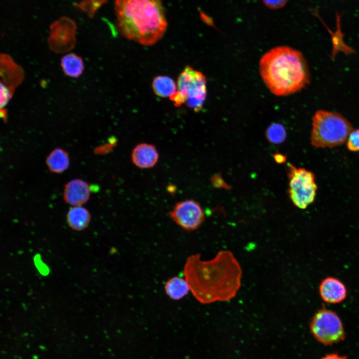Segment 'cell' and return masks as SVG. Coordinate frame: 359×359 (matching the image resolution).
<instances>
[{
    "mask_svg": "<svg viewBox=\"0 0 359 359\" xmlns=\"http://www.w3.org/2000/svg\"><path fill=\"white\" fill-rule=\"evenodd\" d=\"M61 66L65 75L71 77L80 76L84 69L82 58L75 53H69L61 60Z\"/></svg>",
    "mask_w": 359,
    "mask_h": 359,
    "instance_id": "obj_17",
    "label": "cell"
},
{
    "mask_svg": "<svg viewBox=\"0 0 359 359\" xmlns=\"http://www.w3.org/2000/svg\"><path fill=\"white\" fill-rule=\"evenodd\" d=\"M353 130L351 123L341 114L319 110L312 117L311 143L317 148L338 146L346 141Z\"/></svg>",
    "mask_w": 359,
    "mask_h": 359,
    "instance_id": "obj_4",
    "label": "cell"
},
{
    "mask_svg": "<svg viewBox=\"0 0 359 359\" xmlns=\"http://www.w3.org/2000/svg\"><path fill=\"white\" fill-rule=\"evenodd\" d=\"M107 0H81L79 2L73 4L75 8L86 12L88 16L93 18L97 10Z\"/></svg>",
    "mask_w": 359,
    "mask_h": 359,
    "instance_id": "obj_20",
    "label": "cell"
},
{
    "mask_svg": "<svg viewBox=\"0 0 359 359\" xmlns=\"http://www.w3.org/2000/svg\"><path fill=\"white\" fill-rule=\"evenodd\" d=\"M310 331L314 338L325 346H331L344 341L346 336L341 319L335 312L322 308L312 317Z\"/></svg>",
    "mask_w": 359,
    "mask_h": 359,
    "instance_id": "obj_6",
    "label": "cell"
},
{
    "mask_svg": "<svg viewBox=\"0 0 359 359\" xmlns=\"http://www.w3.org/2000/svg\"><path fill=\"white\" fill-rule=\"evenodd\" d=\"M184 278L193 296L200 303L209 304L233 298L240 288L242 270L232 252L219 251L211 260L199 254L189 256L184 266Z\"/></svg>",
    "mask_w": 359,
    "mask_h": 359,
    "instance_id": "obj_1",
    "label": "cell"
},
{
    "mask_svg": "<svg viewBox=\"0 0 359 359\" xmlns=\"http://www.w3.org/2000/svg\"><path fill=\"white\" fill-rule=\"evenodd\" d=\"M320 359H348V357L336 353H333L326 354Z\"/></svg>",
    "mask_w": 359,
    "mask_h": 359,
    "instance_id": "obj_24",
    "label": "cell"
},
{
    "mask_svg": "<svg viewBox=\"0 0 359 359\" xmlns=\"http://www.w3.org/2000/svg\"><path fill=\"white\" fill-rule=\"evenodd\" d=\"M167 295L175 300L181 299L190 291L189 285L184 278L175 276L169 279L164 286Z\"/></svg>",
    "mask_w": 359,
    "mask_h": 359,
    "instance_id": "obj_16",
    "label": "cell"
},
{
    "mask_svg": "<svg viewBox=\"0 0 359 359\" xmlns=\"http://www.w3.org/2000/svg\"><path fill=\"white\" fill-rule=\"evenodd\" d=\"M117 28L125 37L152 45L160 40L167 28L160 0H115Z\"/></svg>",
    "mask_w": 359,
    "mask_h": 359,
    "instance_id": "obj_2",
    "label": "cell"
},
{
    "mask_svg": "<svg viewBox=\"0 0 359 359\" xmlns=\"http://www.w3.org/2000/svg\"><path fill=\"white\" fill-rule=\"evenodd\" d=\"M159 158L156 147L150 144L141 143L133 149L131 159L133 163L143 169L151 168L155 166Z\"/></svg>",
    "mask_w": 359,
    "mask_h": 359,
    "instance_id": "obj_13",
    "label": "cell"
},
{
    "mask_svg": "<svg viewBox=\"0 0 359 359\" xmlns=\"http://www.w3.org/2000/svg\"><path fill=\"white\" fill-rule=\"evenodd\" d=\"M321 298L326 303L338 304L344 301L347 296V289L343 282L334 277L323 279L319 285Z\"/></svg>",
    "mask_w": 359,
    "mask_h": 359,
    "instance_id": "obj_10",
    "label": "cell"
},
{
    "mask_svg": "<svg viewBox=\"0 0 359 359\" xmlns=\"http://www.w3.org/2000/svg\"><path fill=\"white\" fill-rule=\"evenodd\" d=\"M265 136L267 140L270 143L279 144L285 140L287 132L283 125L275 123L268 127L265 132Z\"/></svg>",
    "mask_w": 359,
    "mask_h": 359,
    "instance_id": "obj_19",
    "label": "cell"
},
{
    "mask_svg": "<svg viewBox=\"0 0 359 359\" xmlns=\"http://www.w3.org/2000/svg\"><path fill=\"white\" fill-rule=\"evenodd\" d=\"M0 73L1 81L6 85L14 88L22 83L24 77L23 68L6 53L0 54Z\"/></svg>",
    "mask_w": 359,
    "mask_h": 359,
    "instance_id": "obj_12",
    "label": "cell"
},
{
    "mask_svg": "<svg viewBox=\"0 0 359 359\" xmlns=\"http://www.w3.org/2000/svg\"><path fill=\"white\" fill-rule=\"evenodd\" d=\"M0 117L4 122H6L7 118V110L5 108H1L0 112Z\"/></svg>",
    "mask_w": 359,
    "mask_h": 359,
    "instance_id": "obj_26",
    "label": "cell"
},
{
    "mask_svg": "<svg viewBox=\"0 0 359 359\" xmlns=\"http://www.w3.org/2000/svg\"><path fill=\"white\" fill-rule=\"evenodd\" d=\"M15 88L9 86L0 81V109L4 108L9 100L11 99Z\"/></svg>",
    "mask_w": 359,
    "mask_h": 359,
    "instance_id": "obj_21",
    "label": "cell"
},
{
    "mask_svg": "<svg viewBox=\"0 0 359 359\" xmlns=\"http://www.w3.org/2000/svg\"><path fill=\"white\" fill-rule=\"evenodd\" d=\"M206 78L189 66L184 67L177 80V89L170 99L175 106L183 104L197 112L203 108L207 96Z\"/></svg>",
    "mask_w": 359,
    "mask_h": 359,
    "instance_id": "obj_5",
    "label": "cell"
},
{
    "mask_svg": "<svg viewBox=\"0 0 359 359\" xmlns=\"http://www.w3.org/2000/svg\"><path fill=\"white\" fill-rule=\"evenodd\" d=\"M46 164L50 172L62 173L67 169L70 164L68 154L62 149L55 148L46 158Z\"/></svg>",
    "mask_w": 359,
    "mask_h": 359,
    "instance_id": "obj_15",
    "label": "cell"
},
{
    "mask_svg": "<svg viewBox=\"0 0 359 359\" xmlns=\"http://www.w3.org/2000/svg\"><path fill=\"white\" fill-rule=\"evenodd\" d=\"M347 146L352 152H359V129L353 130L347 140Z\"/></svg>",
    "mask_w": 359,
    "mask_h": 359,
    "instance_id": "obj_22",
    "label": "cell"
},
{
    "mask_svg": "<svg viewBox=\"0 0 359 359\" xmlns=\"http://www.w3.org/2000/svg\"><path fill=\"white\" fill-rule=\"evenodd\" d=\"M170 216L177 224L187 231L198 228L205 219L200 204L193 199L178 202L170 212Z\"/></svg>",
    "mask_w": 359,
    "mask_h": 359,
    "instance_id": "obj_9",
    "label": "cell"
},
{
    "mask_svg": "<svg viewBox=\"0 0 359 359\" xmlns=\"http://www.w3.org/2000/svg\"><path fill=\"white\" fill-rule=\"evenodd\" d=\"M90 187L88 183L81 179L70 180L64 186L63 199L73 206H81L89 199Z\"/></svg>",
    "mask_w": 359,
    "mask_h": 359,
    "instance_id": "obj_11",
    "label": "cell"
},
{
    "mask_svg": "<svg viewBox=\"0 0 359 359\" xmlns=\"http://www.w3.org/2000/svg\"><path fill=\"white\" fill-rule=\"evenodd\" d=\"M76 24L69 17L62 16L49 26L48 45L51 51L62 53L71 50L76 42Z\"/></svg>",
    "mask_w": 359,
    "mask_h": 359,
    "instance_id": "obj_8",
    "label": "cell"
},
{
    "mask_svg": "<svg viewBox=\"0 0 359 359\" xmlns=\"http://www.w3.org/2000/svg\"><path fill=\"white\" fill-rule=\"evenodd\" d=\"M259 71L268 89L279 96L300 91L310 80L303 54L287 46L276 47L265 53L259 61Z\"/></svg>",
    "mask_w": 359,
    "mask_h": 359,
    "instance_id": "obj_3",
    "label": "cell"
},
{
    "mask_svg": "<svg viewBox=\"0 0 359 359\" xmlns=\"http://www.w3.org/2000/svg\"><path fill=\"white\" fill-rule=\"evenodd\" d=\"M289 194L293 203L300 209H305L315 200L317 185L316 176L303 168L288 164Z\"/></svg>",
    "mask_w": 359,
    "mask_h": 359,
    "instance_id": "obj_7",
    "label": "cell"
},
{
    "mask_svg": "<svg viewBox=\"0 0 359 359\" xmlns=\"http://www.w3.org/2000/svg\"><path fill=\"white\" fill-rule=\"evenodd\" d=\"M263 1L268 8L276 9L284 6L288 0H263Z\"/></svg>",
    "mask_w": 359,
    "mask_h": 359,
    "instance_id": "obj_23",
    "label": "cell"
},
{
    "mask_svg": "<svg viewBox=\"0 0 359 359\" xmlns=\"http://www.w3.org/2000/svg\"><path fill=\"white\" fill-rule=\"evenodd\" d=\"M152 88L157 96L170 98L176 92L177 85L172 78L168 76L160 75L154 79Z\"/></svg>",
    "mask_w": 359,
    "mask_h": 359,
    "instance_id": "obj_18",
    "label": "cell"
},
{
    "mask_svg": "<svg viewBox=\"0 0 359 359\" xmlns=\"http://www.w3.org/2000/svg\"><path fill=\"white\" fill-rule=\"evenodd\" d=\"M274 158L275 161L278 164H282L285 162L286 157L282 154L278 153L274 155Z\"/></svg>",
    "mask_w": 359,
    "mask_h": 359,
    "instance_id": "obj_25",
    "label": "cell"
},
{
    "mask_svg": "<svg viewBox=\"0 0 359 359\" xmlns=\"http://www.w3.org/2000/svg\"><path fill=\"white\" fill-rule=\"evenodd\" d=\"M66 220L68 225L73 230L82 231L88 226L91 214L86 208L81 206H74L67 212Z\"/></svg>",
    "mask_w": 359,
    "mask_h": 359,
    "instance_id": "obj_14",
    "label": "cell"
}]
</instances>
